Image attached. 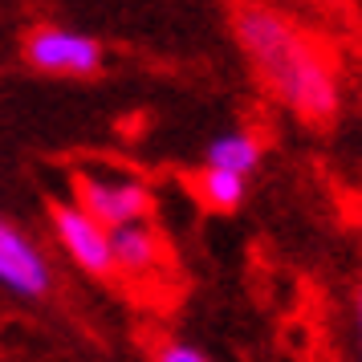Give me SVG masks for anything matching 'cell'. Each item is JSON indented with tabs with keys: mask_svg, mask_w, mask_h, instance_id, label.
Segmentation results:
<instances>
[{
	"mask_svg": "<svg viewBox=\"0 0 362 362\" xmlns=\"http://www.w3.org/2000/svg\"><path fill=\"white\" fill-rule=\"evenodd\" d=\"M228 33L261 86L301 122L329 127L342 115V82L329 53L269 0H232Z\"/></svg>",
	"mask_w": 362,
	"mask_h": 362,
	"instance_id": "obj_1",
	"label": "cell"
},
{
	"mask_svg": "<svg viewBox=\"0 0 362 362\" xmlns=\"http://www.w3.org/2000/svg\"><path fill=\"white\" fill-rule=\"evenodd\" d=\"M21 62L41 78H74L90 82L106 69V45L86 29L69 25H33L21 37Z\"/></svg>",
	"mask_w": 362,
	"mask_h": 362,
	"instance_id": "obj_2",
	"label": "cell"
},
{
	"mask_svg": "<svg viewBox=\"0 0 362 362\" xmlns=\"http://www.w3.org/2000/svg\"><path fill=\"white\" fill-rule=\"evenodd\" d=\"M74 204L106 232H115L127 224H147L159 199L139 175H102L94 167H82L74 171Z\"/></svg>",
	"mask_w": 362,
	"mask_h": 362,
	"instance_id": "obj_3",
	"label": "cell"
},
{
	"mask_svg": "<svg viewBox=\"0 0 362 362\" xmlns=\"http://www.w3.org/2000/svg\"><path fill=\"white\" fill-rule=\"evenodd\" d=\"M0 289L21 301H45L57 289L49 252L8 216H0Z\"/></svg>",
	"mask_w": 362,
	"mask_h": 362,
	"instance_id": "obj_4",
	"label": "cell"
},
{
	"mask_svg": "<svg viewBox=\"0 0 362 362\" xmlns=\"http://www.w3.org/2000/svg\"><path fill=\"white\" fill-rule=\"evenodd\" d=\"M49 228L57 236V245L66 248V257L86 277H115V257H110V232L102 228L94 216H86L74 199H49Z\"/></svg>",
	"mask_w": 362,
	"mask_h": 362,
	"instance_id": "obj_5",
	"label": "cell"
},
{
	"mask_svg": "<svg viewBox=\"0 0 362 362\" xmlns=\"http://www.w3.org/2000/svg\"><path fill=\"white\" fill-rule=\"evenodd\" d=\"M110 257H115V273L127 277H147L163 261V232L155 224H127V228L110 232Z\"/></svg>",
	"mask_w": 362,
	"mask_h": 362,
	"instance_id": "obj_6",
	"label": "cell"
},
{
	"mask_svg": "<svg viewBox=\"0 0 362 362\" xmlns=\"http://www.w3.org/2000/svg\"><path fill=\"white\" fill-rule=\"evenodd\" d=\"M264 159V139L248 127H232V131H220L208 139L204 147V167L212 171H232V175H252Z\"/></svg>",
	"mask_w": 362,
	"mask_h": 362,
	"instance_id": "obj_7",
	"label": "cell"
},
{
	"mask_svg": "<svg viewBox=\"0 0 362 362\" xmlns=\"http://www.w3.org/2000/svg\"><path fill=\"white\" fill-rule=\"evenodd\" d=\"M199 208L212 216H232L245 208L248 199V180L245 175H232V171H212V167H199L196 180H192Z\"/></svg>",
	"mask_w": 362,
	"mask_h": 362,
	"instance_id": "obj_8",
	"label": "cell"
},
{
	"mask_svg": "<svg viewBox=\"0 0 362 362\" xmlns=\"http://www.w3.org/2000/svg\"><path fill=\"white\" fill-rule=\"evenodd\" d=\"M151 362H212L196 342H183V338H163V342H155L151 350Z\"/></svg>",
	"mask_w": 362,
	"mask_h": 362,
	"instance_id": "obj_9",
	"label": "cell"
},
{
	"mask_svg": "<svg viewBox=\"0 0 362 362\" xmlns=\"http://www.w3.org/2000/svg\"><path fill=\"white\" fill-rule=\"evenodd\" d=\"M346 322H350V362H362V281L350 289Z\"/></svg>",
	"mask_w": 362,
	"mask_h": 362,
	"instance_id": "obj_10",
	"label": "cell"
}]
</instances>
